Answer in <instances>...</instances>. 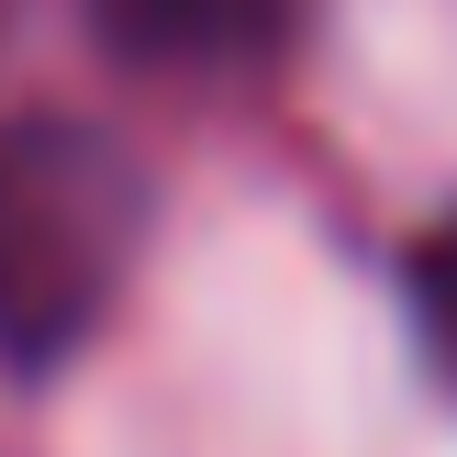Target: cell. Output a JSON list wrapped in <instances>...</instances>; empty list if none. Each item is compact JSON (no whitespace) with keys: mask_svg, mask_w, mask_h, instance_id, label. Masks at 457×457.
<instances>
[{"mask_svg":"<svg viewBox=\"0 0 457 457\" xmlns=\"http://www.w3.org/2000/svg\"><path fill=\"white\" fill-rule=\"evenodd\" d=\"M145 235V179L89 123H0V357L45 369L112 312Z\"/></svg>","mask_w":457,"mask_h":457,"instance_id":"cell-1","label":"cell"},{"mask_svg":"<svg viewBox=\"0 0 457 457\" xmlns=\"http://www.w3.org/2000/svg\"><path fill=\"white\" fill-rule=\"evenodd\" d=\"M89 22L134 67H257L290 34V0H89Z\"/></svg>","mask_w":457,"mask_h":457,"instance_id":"cell-2","label":"cell"},{"mask_svg":"<svg viewBox=\"0 0 457 457\" xmlns=\"http://www.w3.org/2000/svg\"><path fill=\"white\" fill-rule=\"evenodd\" d=\"M402 290H413V335H424V357H436V379L457 391V212H446L436 235L413 245Z\"/></svg>","mask_w":457,"mask_h":457,"instance_id":"cell-3","label":"cell"}]
</instances>
